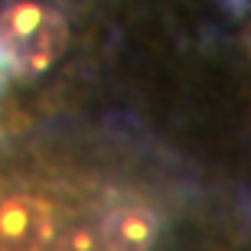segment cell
Instances as JSON below:
<instances>
[{"mask_svg": "<svg viewBox=\"0 0 251 251\" xmlns=\"http://www.w3.org/2000/svg\"><path fill=\"white\" fill-rule=\"evenodd\" d=\"M69 46V23L39 0H20L0 13V56L17 72L39 75Z\"/></svg>", "mask_w": 251, "mask_h": 251, "instance_id": "obj_1", "label": "cell"}, {"mask_svg": "<svg viewBox=\"0 0 251 251\" xmlns=\"http://www.w3.org/2000/svg\"><path fill=\"white\" fill-rule=\"evenodd\" d=\"M56 242V209L39 196L0 202V251H46Z\"/></svg>", "mask_w": 251, "mask_h": 251, "instance_id": "obj_2", "label": "cell"}, {"mask_svg": "<svg viewBox=\"0 0 251 251\" xmlns=\"http://www.w3.org/2000/svg\"><path fill=\"white\" fill-rule=\"evenodd\" d=\"M98 235L104 251H150L160 235V219L150 205H118L108 212Z\"/></svg>", "mask_w": 251, "mask_h": 251, "instance_id": "obj_3", "label": "cell"}, {"mask_svg": "<svg viewBox=\"0 0 251 251\" xmlns=\"http://www.w3.org/2000/svg\"><path fill=\"white\" fill-rule=\"evenodd\" d=\"M52 251H104V248H101V235L95 232V228L78 225V228H72L65 238H59Z\"/></svg>", "mask_w": 251, "mask_h": 251, "instance_id": "obj_4", "label": "cell"}]
</instances>
